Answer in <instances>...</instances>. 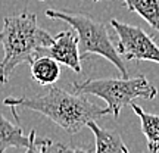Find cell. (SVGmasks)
Returning <instances> with one entry per match:
<instances>
[{
  "label": "cell",
  "instance_id": "277c9868",
  "mask_svg": "<svg viewBox=\"0 0 159 153\" xmlns=\"http://www.w3.org/2000/svg\"><path fill=\"white\" fill-rule=\"evenodd\" d=\"M72 88L80 94H93L103 99L114 118H119L121 110L136 99L152 100L158 94L156 87L143 75L134 78H89L72 83Z\"/></svg>",
  "mask_w": 159,
  "mask_h": 153
},
{
  "label": "cell",
  "instance_id": "6da1fadb",
  "mask_svg": "<svg viewBox=\"0 0 159 153\" xmlns=\"http://www.w3.org/2000/svg\"><path fill=\"white\" fill-rule=\"evenodd\" d=\"M3 105L11 108L16 122H19L16 108L22 106L44 115L69 134H77L87 127L90 121L109 115L108 108L100 109L97 105L90 102L85 94L68 93L55 85H50V88L40 96L6 97Z\"/></svg>",
  "mask_w": 159,
  "mask_h": 153
},
{
  "label": "cell",
  "instance_id": "ba28073f",
  "mask_svg": "<svg viewBox=\"0 0 159 153\" xmlns=\"http://www.w3.org/2000/svg\"><path fill=\"white\" fill-rule=\"evenodd\" d=\"M31 75L40 85H53L61 77V66L53 57L39 55L31 62Z\"/></svg>",
  "mask_w": 159,
  "mask_h": 153
},
{
  "label": "cell",
  "instance_id": "8992f818",
  "mask_svg": "<svg viewBox=\"0 0 159 153\" xmlns=\"http://www.w3.org/2000/svg\"><path fill=\"white\" fill-rule=\"evenodd\" d=\"M40 55L53 57L56 62L71 68L74 72H81V56L78 49V37L74 29L62 31L55 35V40L49 47L40 52Z\"/></svg>",
  "mask_w": 159,
  "mask_h": 153
},
{
  "label": "cell",
  "instance_id": "9c48e42d",
  "mask_svg": "<svg viewBox=\"0 0 159 153\" xmlns=\"http://www.w3.org/2000/svg\"><path fill=\"white\" fill-rule=\"evenodd\" d=\"M30 136L24 134L19 124H13L0 112V153H6L9 147H28Z\"/></svg>",
  "mask_w": 159,
  "mask_h": 153
},
{
  "label": "cell",
  "instance_id": "4fadbf2b",
  "mask_svg": "<svg viewBox=\"0 0 159 153\" xmlns=\"http://www.w3.org/2000/svg\"><path fill=\"white\" fill-rule=\"evenodd\" d=\"M62 153H90V152L83 147H68V146H65Z\"/></svg>",
  "mask_w": 159,
  "mask_h": 153
},
{
  "label": "cell",
  "instance_id": "8fae6325",
  "mask_svg": "<svg viewBox=\"0 0 159 153\" xmlns=\"http://www.w3.org/2000/svg\"><path fill=\"white\" fill-rule=\"evenodd\" d=\"M130 12L137 15L159 33V0H121Z\"/></svg>",
  "mask_w": 159,
  "mask_h": 153
},
{
  "label": "cell",
  "instance_id": "9a60e30c",
  "mask_svg": "<svg viewBox=\"0 0 159 153\" xmlns=\"http://www.w3.org/2000/svg\"><path fill=\"white\" fill-rule=\"evenodd\" d=\"M40 2H44V0H40Z\"/></svg>",
  "mask_w": 159,
  "mask_h": 153
},
{
  "label": "cell",
  "instance_id": "30bf717a",
  "mask_svg": "<svg viewBox=\"0 0 159 153\" xmlns=\"http://www.w3.org/2000/svg\"><path fill=\"white\" fill-rule=\"evenodd\" d=\"M133 112L140 118V124H142V131L144 137H146V144L150 153H158L159 152V115L148 114L144 112L139 105L133 102L130 105Z\"/></svg>",
  "mask_w": 159,
  "mask_h": 153
},
{
  "label": "cell",
  "instance_id": "5bb4252c",
  "mask_svg": "<svg viewBox=\"0 0 159 153\" xmlns=\"http://www.w3.org/2000/svg\"><path fill=\"white\" fill-rule=\"evenodd\" d=\"M93 2H100V0H93Z\"/></svg>",
  "mask_w": 159,
  "mask_h": 153
},
{
  "label": "cell",
  "instance_id": "7c38bea8",
  "mask_svg": "<svg viewBox=\"0 0 159 153\" xmlns=\"http://www.w3.org/2000/svg\"><path fill=\"white\" fill-rule=\"evenodd\" d=\"M30 143L25 153H62L65 144L53 142L47 137H39L34 130L30 131Z\"/></svg>",
  "mask_w": 159,
  "mask_h": 153
},
{
  "label": "cell",
  "instance_id": "3957f363",
  "mask_svg": "<svg viewBox=\"0 0 159 153\" xmlns=\"http://www.w3.org/2000/svg\"><path fill=\"white\" fill-rule=\"evenodd\" d=\"M46 16L63 21L72 27L78 37V49L81 59H84L89 55H99L108 59L114 66H116L121 77L124 78L130 77L124 65V59L121 57L116 47L114 46L106 29V25L102 21H97L85 13L71 11H55V9H47Z\"/></svg>",
  "mask_w": 159,
  "mask_h": 153
},
{
  "label": "cell",
  "instance_id": "5b68a950",
  "mask_svg": "<svg viewBox=\"0 0 159 153\" xmlns=\"http://www.w3.org/2000/svg\"><path fill=\"white\" fill-rule=\"evenodd\" d=\"M111 27L118 35L116 50L127 61H148L159 63V46L140 27L111 19Z\"/></svg>",
  "mask_w": 159,
  "mask_h": 153
},
{
  "label": "cell",
  "instance_id": "7a4b0ae2",
  "mask_svg": "<svg viewBox=\"0 0 159 153\" xmlns=\"http://www.w3.org/2000/svg\"><path fill=\"white\" fill-rule=\"evenodd\" d=\"M53 40L55 37L39 25L34 13L24 11L19 15L5 18L0 31V44L5 52L0 61V84L7 83L18 65L30 63Z\"/></svg>",
  "mask_w": 159,
  "mask_h": 153
},
{
  "label": "cell",
  "instance_id": "52a82bcc",
  "mask_svg": "<svg viewBox=\"0 0 159 153\" xmlns=\"http://www.w3.org/2000/svg\"><path fill=\"white\" fill-rule=\"evenodd\" d=\"M87 127L94 134L96 140V152L94 153H130L125 146L119 133L108 128H102L96 124V121H90Z\"/></svg>",
  "mask_w": 159,
  "mask_h": 153
}]
</instances>
